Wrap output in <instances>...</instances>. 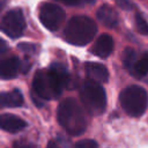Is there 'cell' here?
Returning <instances> with one entry per match:
<instances>
[{
	"mask_svg": "<svg viewBox=\"0 0 148 148\" xmlns=\"http://www.w3.org/2000/svg\"><path fill=\"white\" fill-rule=\"evenodd\" d=\"M69 83V74L66 67L54 62L47 69H38L32 80V91L40 99L58 98L64 88Z\"/></svg>",
	"mask_w": 148,
	"mask_h": 148,
	"instance_id": "6da1fadb",
	"label": "cell"
},
{
	"mask_svg": "<svg viewBox=\"0 0 148 148\" xmlns=\"http://www.w3.org/2000/svg\"><path fill=\"white\" fill-rule=\"evenodd\" d=\"M57 119L60 126L71 135H81L87 128V120L81 105L72 97L61 101L57 109Z\"/></svg>",
	"mask_w": 148,
	"mask_h": 148,
	"instance_id": "7a4b0ae2",
	"label": "cell"
},
{
	"mask_svg": "<svg viewBox=\"0 0 148 148\" xmlns=\"http://www.w3.org/2000/svg\"><path fill=\"white\" fill-rule=\"evenodd\" d=\"M97 32L96 23L86 15L73 16L66 24L65 39L75 46L87 45L92 40Z\"/></svg>",
	"mask_w": 148,
	"mask_h": 148,
	"instance_id": "3957f363",
	"label": "cell"
},
{
	"mask_svg": "<svg viewBox=\"0 0 148 148\" xmlns=\"http://www.w3.org/2000/svg\"><path fill=\"white\" fill-rule=\"evenodd\" d=\"M80 98L86 110L91 116H99L106 108V94L101 83L86 80L80 90Z\"/></svg>",
	"mask_w": 148,
	"mask_h": 148,
	"instance_id": "277c9868",
	"label": "cell"
},
{
	"mask_svg": "<svg viewBox=\"0 0 148 148\" xmlns=\"http://www.w3.org/2000/svg\"><path fill=\"white\" fill-rule=\"evenodd\" d=\"M119 102L123 110L131 117H140L148 106L147 91L136 84H132L121 90Z\"/></svg>",
	"mask_w": 148,
	"mask_h": 148,
	"instance_id": "5b68a950",
	"label": "cell"
},
{
	"mask_svg": "<svg viewBox=\"0 0 148 148\" xmlns=\"http://www.w3.org/2000/svg\"><path fill=\"white\" fill-rule=\"evenodd\" d=\"M0 30L10 38H18L25 30V18L21 9H12L0 22Z\"/></svg>",
	"mask_w": 148,
	"mask_h": 148,
	"instance_id": "8992f818",
	"label": "cell"
},
{
	"mask_svg": "<svg viewBox=\"0 0 148 148\" xmlns=\"http://www.w3.org/2000/svg\"><path fill=\"white\" fill-rule=\"evenodd\" d=\"M39 20L46 29L56 31L65 21V12L56 3L44 2L39 7Z\"/></svg>",
	"mask_w": 148,
	"mask_h": 148,
	"instance_id": "52a82bcc",
	"label": "cell"
},
{
	"mask_svg": "<svg viewBox=\"0 0 148 148\" xmlns=\"http://www.w3.org/2000/svg\"><path fill=\"white\" fill-rule=\"evenodd\" d=\"M113 47H114V43L112 37L109 34H102L94 43L90 51L94 56L104 59L108 58L113 52Z\"/></svg>",
	"mask_w": 148,
	"mask_h": 148,
	"instance_id": "ba28073f",
	"label": "cell"
},
{
	"mask_svg": "<svg viewBox=\"0 0 148 148\" xmlns=\"http://www.w3.org/2000/svg\"><path fill=\"white\" fill-rule=\"evenodd\" d=\"M27 127L25 120L12 113L0 114V130L8 133H17Z\"/></svg>",
	"mask_w": 148,
	"mask_h": 148,
	"instance_id": "9c48e42d",
	"label": "cell"
},
{
	"mask_svg": "<svg viewBox=\"0 0 148 148\" xmlns=\"http://www.w3.org/2000/svg\"><path fill=\"white\" fill-rule=\"evenodd\" d=\"M21 69V62L17 57H9L0 60V79L12 80L17 76Z\"/></svg>",
	"mask_w": 148,
	"mask_h": 148,
	"instance_id": "30bf717a",
	"label": "cell"
},
{
	"mask_svg": "<svg viewBox=\"0 0 148 148\" xmlns=\"http://www.w3.org/2000/svg\"><path fill=\"white\" fill-rule=\"evenodd\" d=\"M84 69L89 80H92L97 83H105L109 80L108 68L98 62H86Z\"/></svg>",
	"mask_w": 148,
	"mask_h": 148,
	"instance_id": "8fae6325",
	"label": "cell"
},
{
	"mask_svg": "<svg viewBox=\"0 0 148 148\" xmlns=\"http://www.w3.org/2000/svg\"><path fill=\"white\" fill-rule=\"evenodd\" d=\"M97 18L102 22V24H104L106 28H110V29L117 28L119 23L117 12L113 9V7H111L108 3H104L98 8Z\"/></svg>",
	"mask_w": 148,
	"mask_h": 148,
	"instance_id": "7c38bea8",
	"label": "cell"
},
{
	"mask_svg": "<svg viewBox=\"0 0 148 148\" xmlns=\"http://www.w3.org/2000/svg\"><path fill=\"white\" fill-rule=\"evenodd\" d=\"M23 95L18 89L8 92H0V109L1 108H18L23 104Z\"/></svg>",
	"mask_w": 148,
	"mask_h": 148,
	"instance_id": "4fadbf2b",
	"label": "cell"
},
{
	"mask_svg": "<svg viewBox=\"0 0 148 148\" xmlns=\"http://www.w3.org/2000/svg\"><path fill=\"white\" fill-rule=\"evenodd\" d=\"M131 74L139 79L148 74V52H145L139 59H136Z\"/></svg>",
	"mask_w": 148,
	"mask_h": 148,
	"instance_id": "5bb4252c",
	"label": "cell"
},
{
	"mask_svg": "<svg viewBox=\"0 0 148 148\" xmlns=\"http://www.w3.org/2000/svg\"><path fill=\"white\" fill-rule=\"evenodd\" d=\"M121 59H123V64H124L125 68L131 73L132 69H133V66H134V64L138 59V54L132 47H126L123 52Z\"/></svg>",
	"mask_w": 148,
	"mask_h": 148,
	"instance_id": "9a60e30c",
	"label": "cell"
},
{
	"mask_svg": "<svg viewBox=\"0 0 148 148\" xmlns=\"http://www.w3.org/2000/svg\"><path fill=\"white\" fill-rule=\"evenodd\" d=\"M135 27L141 35H148V23L140 13L135 14Z\"/></svg>",
	"mask_w": 148,
	"mask_h": 148,
	"instance_id": "2e32d148",
	"label": "cell"
},
{
	"mask_svg": "<svg viewBox=\"0 0 148 148\" xmlns=\"http://www.w3.org/2000/svg\"><path fill=\"white\" fill-rule=\"evenodd\" d=\"M62 2L67 6H82V5H94L96 0H56Z\"/></svg>",
	"mask_w": 148,
	"mask_h": 148,
	"instance_id": "e0dca14e",
	"label": "cell"
},
{
	"mask_svg": "<svg viewBox=\"0 0 148 148\" xmlns=\"http://www.w3.org/2000/svg\"><path fill=\"white\" fill-rule=\"evenodd\" d=\"M74 148H98V145H97V142L95 140L84 139V140H81V141L76 142Z\"/></svg>",
	"mask_w": 148,
	"mask_h": 148,
	"instance_id": "ac0fdd59",
	"label": "cell"
},
{
	"mask_svg": "<svg viewBox=\"0 0 148 148\" xmlns=\"http://www.w3.org/2000/svg\"><path fill=\"white\" fill-rule=\"evenodd\" d=\"M18 49L21 51H23L24 53H28V54H31V53L36 52V45L31 44V43H20Z\"/></svg>",
	"mask_w": 148,
	"mask_h": 148,
	"instance_id": "d6986e66",
	"label": "cell"
},
{
	"mask_svg": "<svg viewBox=\"0 0 148 148\" xmlns=\"http://www.w3.org/2000/svg\"><path fill=\"white\" fill-rule=\"evenodd\" d=\"M118 7H120L123 10H132L134 8V5L130 0H114Z\"/></svg>",
	"mask_w": 148,
	"mask_h": 148,
	"instance_id": "ffe728a7",
	"label": "cell"
},
{
	"mask_svg": "<svg viewBox=\"0 0 148 148\" xmlns=\"http://www.w3.org/2000/svg\"><path fill=\"white\" fill-rule=\"evenodd\" d=\"M13 148H37V147H36L35 143L23 141V140H18V141H15L13 143Z\"/></svg>",
	"mask_w": 148,
	"mask_h": 148,
	"instance_id": "44dd1931",
	"label": "cell"
},
{
	"mask_svg": "<svg viewBox=\"0 0 148 148\" xmlns=\"http://www.w3.org/2000/svg\"><path fill=\"white\" fill-rule=\"evenodd\" d=\"M29 69H30V62H29L28 60H24V61L21 64V71H22L23 74H25V73H28Z\"/></svg>",
	"mask_w": 148,
	"mask_h": 148,
	"instance_id": "7402d4cb",
	"label": "cell"
},
{
	"mask_svg": "<svg viewBox=\"0 0 148 148\" xmlns=\"http://www.w3.org/2000/svg\"><path fill=\"white\" fill-rule=\"evenodd\" d=\"M7 50H8L7 43H6L3 39H1V38H0V56H1V54H3L5 52H7Z\"/></svg>",
	"mask_w": 148,
	"mask_h": 148,
	"instance_id": "603a6c76",
	"label": "cell"
},
{
	"mask_svg": "<svg viewBox=\"0 0 148 148\" xmlns=\"http://www.w3.org/2000/svg\"><path fill=\"white\" fill-rule=\"evenodd\" d=\"M46 148H59V146H58V145H57L54 141H50V142L47 143Z\"/></svg>",
	"mask_w": 148,
	"mask_h": 148,
	"instance_id": "cb8c5ba5",
	"label": "cell"
},
{
	"mask_svg": "<svg viewBox=\"0 0 148 148\" xmlns=\"http://www.w3.org/2000/svg\"><path fill=\"white\" fill-rule=\"evenodd\" d=\"M2 8H3V2H2V1L0 0V10H1Z\"/></svg>",
	"mask_w": 148,
	"mask_h": 148,
	"instance_id": "d4e9b609",
	"label": "cell"
}]
</instances>
